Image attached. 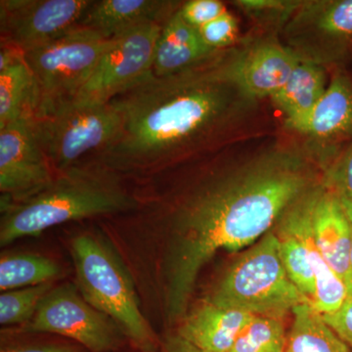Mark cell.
Segmentation results:
<instances>
[{
  "label": "cell",
  "instance_id": "obj_25",
  "mask_svg": "<svg viewBox=\"0 0 352 352\" xmlns=\"http://www.w3.org/2000/svg\"><path fill=\"white\" fill-rule=\"evenodd\" d=\"M201 38L208 47L219 51L230 45L237 38L238 25L228 11L199 29Z\"/></svg>",
  "mask_w": 352,
  "mask_h": 352
},
{
  "label": "cell",
  "instance_id": "obj_3",
  "mask_svg": "<svg viewBox=\"0 0 352 352\" xmlns=\"http://www.w3.org/2000/svg\"><path fill=\"white\" fill-rule=\"evenodd\" d=\"M124 178L94 162H83L34 195L21 201H1L0 245L34 237L69 221L124 214L135 210L138 197Z\"/></svg>",
  "mask_w": 352,
  "mask_h": 352
},
{
  "label": "cell",
  "instance_id": "obj_8",
  "mask_svg": "<svg viewBox=\"0 0 352 352\" xmlns=\"http://www.w3.org/2000/svg\"><path fill=\"white\" fill-rule=\"evenodd\" d=\"M16 332L57 335L90 352H118L126 339L117 324L87 302L71 283L55 285L32 320Z\"/></svg>",
  "mask_w": 352,
  "mask_h": 352
},
{
  "label": "cell",
  "instance_id": "obj_29",
  "mask_svg": "<svg viewBox=\"0 0 352 352\" xmlns=\"http://www.w3.org/2000/svg\"><path fill=\"white\" fill-rule=\"evenodd\" d=\"M322 316L352 351V296H347L346 302L335 314Z\"/></svg>",
  "mask_w": 352,
  "mask_h": 352
},
{
  "label": "cell",
  "instance_id": "obj_27",
  "mask_svg": "<svg viewBox=\"0 0 352 352\" xmlns=\"http://www.w3.org/2000/svg\"><path fill=\"white\" fill-rule=\"evenodd\" d=\"M72 340H8L2 336L0 352H85Z\"/></svg>",
  "mask_w": 352,
  "mask_h": 352
},
{
  "label": "cell",
  "instance_id": "obj_30",
  "mask_svg": "<svg viewBox=\"0 0 352 352\" xmlns=\"http://www.w3.org/2000/svg\"><path fill=\"white\" fill-rule=\"evenodd\" d=\"M25 60V51L17 46L8 43H2L0 48V72L10 68L14 65Z\"/></svg>",
  "mask_w": 352,
  "mask_h": 352
},
{
  "label": "cell",
  "instance_id": "obj_31",
  "mask_svg": "<svg viewBox=\"0 0 352 352\" xmlns=\"http://www.w3.org/2000/svg\"><path fill=\"white\" fill-rule=\"evenodd\" d=\"M163 352H204L194 346L177 333L168 335L163 342Z\"/></svg>",
  "mask_w": 352,
  "mask_h": 352
},
{
  "label": "cell",
  "instance_id": "obj_24",
  "mask_svg": "<svg viewBox=\"0 0 352 352\" xmlns=\"http://www.w3.org/2000/svg\"><path fill=\"white\" fill-rule=\"evenodd\" d=\"M55 282L1 292L0 324L2 327L23 326L29 323L38 310L39 303L47 295Z\"/></svg>",
  "mask_w": 352,
  "mask_h": 352
},
{
  "label": "cell",
  "instance_id": "obj_21",
  "mask_svg": "<svg viewBox=\"0 0 352 352\" xmlns=\"http://www.w3.org/2000/svg\"><path fill=\"white\" fill-rule=\"evenodd\" d=\"M63 268L54 259L30 252L1 254V292L52 283L63 275Z\"/></svg>",
  "mask_w": 352,
  "mask_h": 352
},
{
  "label": "cell",
  "instance_id": "obj_11",
  "mask_svg": "<svg viewBox=\"0 0 352 352\" xmlns=\"http://www.w3.org/2000/svg\"><path fill=\"white\" fill-rule=\"evenodd\" d=\"M34 129L32 113L0 127L1 201L34 195L55 177Z\"/></svg>",
  "mask_w": 352,
  "mask_h": 352
},
{
  "label": "cell",
  "instance_id": "obj_9",
  "mask_svg": "<svg viewBox=\"0 0 352 352\" xmlns=\"http://www.w3.org/2000/svg\"><path fill=\"white\" fill-rule=\"evenodd\" d=\"M163 25H139L113 38L91 78L74 102L108 103L153 73L155 52Z\"/></svg>",
  "mask_w": 352,
  "mask_h": 352
},
{
  "label": "cell",
  "instance_id": "obj_4",
  "mask_svg": "<svg viewBox=\"0 0 352 352\" xmlns=\"http://www.w3.org/2000/svg\"><path fill=\"white\" fill-rule=\"evenodd\" d=\"M76 288L92 307L107 315L140 352H156L159 342L140 307L133 280L119 254L96 233L71 242Z\"/></svg>",
  "mask_w": 352,
  "mask_h": 352
},
{
  "label": "cell",
  "instance_id": "obj_22",
  "mask_svg": "<svg viewBox=\"0 0 352 352\" xmlns=\"http://www.w3.org/2000/svg\"><path fill=\"white\" fill-rule=\"evenodd\" d=\"M36 82L25 60L0 72V127L32 112Z\"/></svg>",
  "mask_w": 352,
  "mask_h": 352
},
{
  "label": "cell",
  "instance_id": "obj_10",
  "mask_svg": "<svg viewBox=\"0 0 352 352\" xmlns=\"http://www.w3.org/2000/svg\"><path fill=\"white\" fill-rule=\"evenodd\" d=\"M91 0H1V43L25 51L80 27Z\"/></svg>",
  "mask_w": 352,
  "mask_h": 352
},
{
  "label": "cell",
  "instance_id": "obj_12",
  "mask_svg": "<svg viewBox=\"0 0 352 352\" xmlns=\"http://www.w3.org/2000/svg\"><path fill=\"white\" fill-rule=\"evenodd\" d=\"M294 52L320 63L352 43V0L308 2L287 28Z\"/></svg>",
  "mask_w": 352,
  "mask_h": 352
},
{
  "label": "cell",
  "instance_id": "obj_2",
  "mask_svg": "<svg viewBox=\"0 0 352 352\" xmlns=\"http://www.w3.org/2000/svg\"><path fill=\"white\" fill-rule=\"evenodd\" d=\"M233 88L217 55L175 75L151 73L109 101L119 113V132L85 162L124 179L161 175L219 140L232 110Z\"/></svg>",
  "mask_w": 352,
  "mask_h": 352
},
{
  "label": "cell",
  "instance_id": "obj_23",
  "mask_svg": "<svg viewBox=\"0 0 352 352\" xmlns=\"http://www.w3.org/2000/svg\"><path fill=\"white\" fill-rule=\"evenodd\" d=\"M287 337L283 319L254 315L241 331L230 352H285Z\"/></svg>",
  "mask_w": 352,
  "mask_h": 352
},
{
  "label": "cell",
  "instance_id": "obj_26",
  "mask_svg": "<svg viewBox=\"0 0 352 352\" xmlns=\"http://www.w3.org/2000/svg\"><path fill=\"white\" fill-rule=\"evenodd\" d=\"M326 179V188L352 203V144L330 168Z\"/></svg>",
  "mask_w": 352,
  "mask_h": 352
},
{
  "label": "cell",
  "instance_id": "obj_19",
  "mask_svg": "<svg viewBox=\"0 0 352 352\" xmlns=\"http://www.w3.org/2000/svg\"><path fill=\"white\" fill-rule=\"evenodd\" d=\"M327 87L320 65L302 60L288 82L271 98L285 113L286 124H289L307 116L325 94Z\"/></svg>",
  "mask_w": 352,
  "mask_h": 352
},
{
  "label": "cell",
  "instance_id": "obj_6",
  "mask_svg": "<svg viewBox=\"0 0 352 352\" xmlns=\"http://www.w3.org/2000/svg\"><path fill=\"white\" fill-rule=\"evenodd\" d=\"M113 38L78 27L25 52L36 82L32 116L43 117L75 101Z\"/></svg>",
  "mask_w": 352,
  "mask_h": 352
},
{
  "label": "cell",
  "instance_id": "obj_13",
  "mask_svg": "<svg viewBox=\"0 0 352 352\" xmlns=\"http://www.w3.org/2000/svg\"><path fill=\"white\" fill-rule=\"evenodd\" d=\"M302 59L291 48L278 44L259 45L224 66L227 80L247 96H274L288 82Z\"/></svg>",
  "mask_w": 352,
  "mask_h": 352
},
{
  "label": "cell",
  "instance_id": "obj_1",
  "mask_svg": "<svg viewBox=\"0 0 352 352\" xmlns=\"http://www.w3.org/2000/svg\"><path fill=\"white\" fill-rule=\"evenodd\" d=\"M307 183L298 162L278 157L241 175L212 177L185 195L136 194L134 221L166 233L161 273L168 321L183 320L201 270L217 252L239 251L270 232Z\"/></svg>",
  "mask_w": 352,
  "mask_h": 352
},
{
  "label": "cell",
  "instance_id": "obj_14",
  "mask_svg": "<svg viewBox=\"0 0 352 352\" xmlns=\"http://www.w3.org/2000/svg\"><path fill=\"white\" fill-rule=\"evenodd\" d=\"M312 235L324 259L344 284L349 273L351 223L337 194L320 189L312 210Z\"/></svg>",
  "mask_w": 352,
  "mask_h": 352
},
{
  "label": "cell",
  "instance_id": "obj_5",
  "mask_svg": "<svg viewBox=\"0 0 352 352\" xmlns=\"http://www.w3.org/2000/svg\"><path fill=\"white\" fill-rule=\"evenodd\" d=\"M208 300L219 307L280 319L298 305L310 303L285 270L274 231L266 233L234 263Z\"/></svg>",
  "mask_w": 352,
  "mask_h": 352
},
{
  "label": "cell",
  "instance_id": "obj_7",
  "mask_svg": "<svg viewBox=\"0 0 352 352\" xmlns=\"http://www.w3.org/2000/svg\"><path fill=\"white\" fill-rule=\"evenodd\" d=\"M39 144L55 175L98 154L120 129V116L110 103L72 102L43 117H34Z\"/></svg>",
  "mask_w": 352,
  "mask_h": 352
},
{
  "label": "cell",
  "instance_id": "obj_17",
  "mask_svg": "<svg viewBox=\"0 0 352 352\" xmlns=\"http://www.w3.org/2000/svg\"><path fill=\"white\" fill-rule=\"evenodd\" d=\"M287 126L323 141L352 140V82L349 78L335 76L315 107L302 119Z\"/></svg>",
  "mask_w": 352,
  "mask_h": 352
},
{
  "label": "cell",
  "instance_id": "obj_28",
  "mask_svg": "<svg viewBox=\"0 0 352 352\" xmlns=\"http://www.w3.org/2000/svg\"><path fill=\"white\" fill-rule=\"evenodd\" d=\"M226 11V6L217 0H191L179 8L183 19L198 30Z\"/></svg>",
  "mask_w": 352,
  "mask_h": 352
},
{
  "label": "cell",
  "instance_id": "obj_32",
  "mask_svg": "<svg viewBox=\"0 0 352 352\" xmlns=\"http://www.w3.org/2000/svg\"><path fill=\"white\" fill-rule=\"evenodd\" d=\"M340 200H342L344 208H346L347 215H349V220H351V256H349V273L346 286L349 296H352V203L351 201L344 200V199H340Z\"/></svg>",
  "mask_w": 352,
  "mask_h": 352
},
{
  "label": "cell",
  "instance_id": "obj_16",
  "mask_svg": "<svg viewBox=\"0 0 352 352\" xmlns=\"http://www.w3.org/2000/svg\"><path fill=\"white\" fill-rule=\"evenodd\" d=\"M179 8L163 0H99L92 2L80 27L113 38L139 25H164Z\"/></svg>",
  "mask_w": 352,
  "mask_h": 352
},
{
  "label": "cell",
  "instance_id": "obj_15",
  "mask_svg": "<svg viewBox=\"0 0 352 352\" xmlns=\"http://www.w3.org/2000/svg\"><path fill=\"white\" fill-rule=\"evenodd\" d=\"M254 315L206 300L180 322L177 335L204 352H230Z\"/></svg>",
  "mask_w": 352,
  "mask_h": 352
},
{
  "label": "cell",
  "instance_id": "obj_20",
  "mask_svg": "<svg viewBox=\"0 0 352 352\" xmlns=\"http://www.w3.org/2000/svg\"><path fill=\"white\" fill-rule=\"evenodd\" d=\"M285 352H352L310 303L294 308Z\"/></svg>",
  "mask_w": 352,
  "mask_h": 352
},
{
  "label": "cell",
  "instance_id": "obj_18",
  "mask_svg": "<svg viewBox=\"0 0 352 352\" xmlns=\"http://www.w3.org/2000/svg\"><path fill=\"white\" fill-rule=\"evenodd\" d=\"M217 51L208 47L200 32L183 19L179 9L163 25L156 52L153 75L166 76L196 68L210 61Z\"/></svg>",
  "mask_w": 352,
  "mask_h": 352
},
{
  "label": "cell",
  "instance_id": "obj_33",
  "mask_svg": "<svg viewBox=\"0 0 352 352\" xmlns=\"http://www.w3.org/2000/svg\"><path fill=\"white\" fill-rule=\"evenodd\" d=\"M118 352H119V351H118Z\"/></svg>",
  "mask_w": 352,
  "mask_h": 352
}]
</instances>
